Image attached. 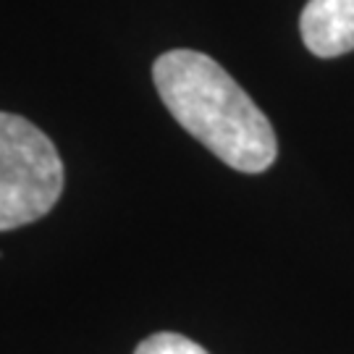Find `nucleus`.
<instances>
[{"label": "nucleus", "mask_w": 354, "mask_h": 354, "mask_svg": "<svg viewBox=\"0 0 354 354\" xmlns=\"http://www.w3.org/2000/svg\"><path fill=\"white\" fill-rule=\"evenodd\" d=\"M64 194V160L29 118L0 111V231L35 223Z\"/></svg>", "instance_id": "obj_2"}, {"label": "nucleus", "mask_w": 354, "mask_h": 354, "mask_svg": "<svg viewBox=\"0 0 354 354\" xmlns=\"http://www.w3.org/2000/svg\"><path fill=\"white\" fill-rule=\"evenodd\" d=\"M152 82L184 131L239 174L276 163L279 140L268 115L223 66L197 50H168L152 64Z\"/></svg>", "instance_id": "obj_1"}, {"label": "nucleus", "mask_w": 354, "mask_h": 354, "mask_svg": "<svg viewBox=\"0 0 354 354\" xmlns=\"http://www.w3.org/2000/svg\"><path fill=\"white\" fill-rule=\"evenodd\" d=\"M134 354H207L197 342H192L181 333H152L145 342L137 344Z\"/></svg>", "instance_id": "obj_4"}, {"label": "nucleus", "mask_w": 354, "mask_h": 354, "mask_svg": "<svg viewBox=\"0 0 354 354\" xmlns=\"http://www.w3.org/2000/svg\"><path fill=\"white\" fill-rule=\"evenodd\" d=\"M307 50L317 58H339L354 50V0H307L299 16Z\"/></svg>", "instance_id": "obj_3"}]
</instances>
